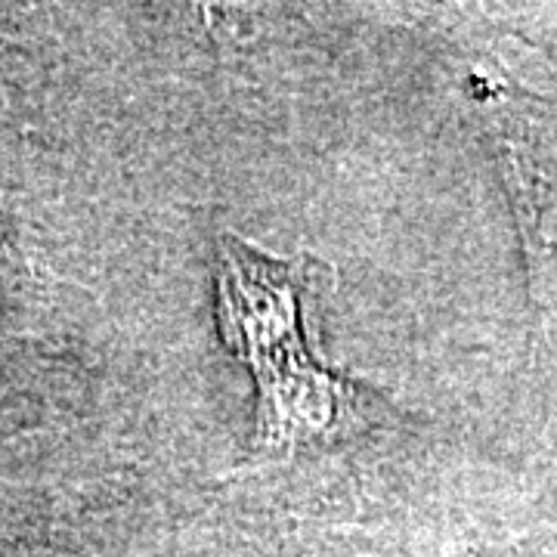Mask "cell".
<instances>
[{"label": "cell", "instance_id": "obj_1", "mask_svg": "<svg viewBox=\"0 0 557 557\" xmlns=\"http://www.w3.org/2000/svg\"><path fill=\"white\" fill-rule=\"evenodd\" d=\"M218 322L258 379V434L270 446L329 431L347 387L307 354L295 270L236 239L220 242Z\"/></svg>", "mask_w": 557, "mask_h": 557}]
</instances>
